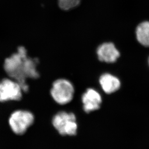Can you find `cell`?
I'll return each mask as SVG.
<instances>
[{
    "mask_svg": "<svg viewBox=\"0 0 149 149\" xmlns=\"http://www.w3.org/2000/svg\"><path fill=\"white\" fill-rule=\"evenodd\" d=\"M100 84L106 93L110 94L119 90L121 83L119 79L110 74H104L100 77Z\"/></svg>",
    "mask_w": 149,
    "mask_h": 149,
    "instance_id": "cell-8",
    "label": "cell"
},
{
    "mask_svg": "<svg viewBox=\"0 0 149 149\" xmlns=\"http://www.w3.org/2000/svg\"><path fill=\"white\" fill-rule=\"evenodd\" d=\"M136 39L144 46L149 47V21L141 23L136 30Z\"/></svg>",
    "mask_w": 149,
    "mask_h": 149,
    "instance_id": "cell-9",
    "label": "cell"
},
{
    "mask_svg": "<svg viewBox=\"0 0 149 149\" xmlns=\"http://www.w3.org/2000/svg\"><path fill=\"white\" fill-rule=\"evenodd\" d=\"M52 124L60 135L73 136L76 134L77 124L73 113L58 112L53 118Z\"/></svg>",
    "mask_w": 149,
    "mask_h": 149,
    "instance_id": "cell-4",
    "label": "cell"
},
{
    "mask_svg": "<svg viewBox=\"0 0 149 149\" xmlns=\"http://www.w3.org/2000/svg\"><path fill=\"white\" fill-rule=\"evenodd\" d=\"M82 101L84 111L89 113L100 108L102 99L97 91L94 89H88L83 94Z\"/></svg>",
    "mask_w": 149,
    "mask_h": 149,
    "instance_id": "cell-6",
    "label": "cell"
},
{
    "mask_svg": "<svg viewBox=\"0 0 149 149\" xmlns=\"http://www.w3.org/2000/svg\"><path fill=\"white\" fill-rule=\"evenodd\" d=\"M40 63L39 58L30 55L25 46L20 45L4 59L3 69L6 76L19 83L24 94L29 91V82L41 77L39 69Z\"/></svg>",
    "mask_w": 149,
    "mask_h": 149,
    "instance_id": "cell-1",
    "label": "cell"
},
{
    "mask_svg": "<svg viewBox=\"0 0 149 149\" xmlns=\"http://www.w3.org/2000/svg\"><path fill=\"white\" fill-rule=\"evenodd\" d=\"M74 88L72 82L65 78H56L52 82L49 94L54 101L59 105H65L72 101Z\"/></svg>",
    "mask_w": 149,
    "mask_h": 149,
    "instance_id": "cell-2",
    "label": "cell"
},
{
    "mask_svg": "<svg viewBox=\"0 0 149 149\" xmlns=\"http://www.w3.org/2000/svg\"><path fill=\"white\" fill-rule=\"evenodd\" d=\"M34 116L27 110H17L12 113L8 119L9 125L13 132L21 135L33 124Z\"/></svg>",
    "mask_w": 149,
    "mask_h": 149,
    "instance_id": "cell-5",
    "label": "cell"
},
{
    "mask_svg": "<svg viewBox=\"0 0 149 149\" xmlns=\"http://www.w3.org/2000/svg\"><path fill=\"white\" fill-rule=\"evenodd\" d=\"M98 58L102 62L113 63L120 56L119 51L112 43H105L99 46L97 49Z\"/></svg>",
    "mask_w": 149,
    "mask_h": 149,
    "instance_id": "cell-7",
    "label": "cell"
},
{
    "mask_svg": "<svg viewBox=\"0 0 149 149\" xmlns=\"http://www.w3.org/2000/svg\"><path fill=\"white\" fill-rule=\"evenodd\" d=\"M23 96L22 87L16 80L7 76L0 79V103L20 101Z\"/></svg>",
    "mask_w": 149,
    "mask_h": 149,
    "instance_id": "cell-3",
    "label": "cell"
},
{
    "mask_svg": "<svg viewBox=\"0 0 149 149\" xmlns=\"http://www.w3.org/2000/svg\"><path fill=\"white\" fill-rule=\"evenodd\" d=\"M80 1L81 0H58V5L61 9L68 11L78 6Z\"/></svg>",
    "mask_w": 149,
    "mask_h": 149,
    "instance_id": "cell-10",
    "label": "cell"
}]
</instances>
